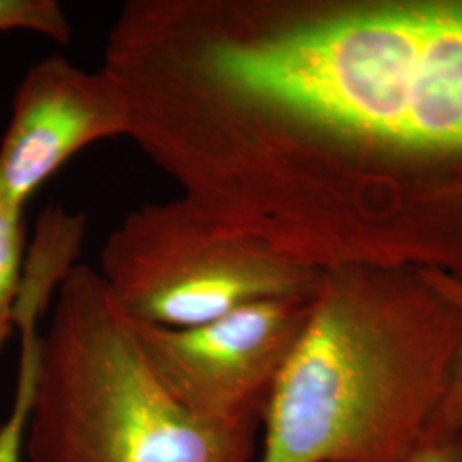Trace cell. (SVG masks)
Wrapping results in <instances>:
<instances>
[{
  "label": "cell",
  "instance_id": "obj_4",
  "mask_svg": "<svg viewBox=\"0 0 462 462\" xmlns=\"http://www.w3.org/2000/svg\"><path fill=\"white\" fill-rule=\"evenodd\" d=\"M98 273L127 320L170 329L261 300L314 297L322 276L219 226L183 196L127 213L99 250Z\"/></svg>",
  "mask_w": 462,
  "mask_h": 462
},
{
  "label": "cell",
  "instance_id": "obj_8",
  "mask_svg": "<svg viewBox=\"0 0 462 462\" xmlns=\"http://www.w3.org/2000/svg\"><path fill=\"white\" fill-rule=\"evenodd\" d=\"M418 273L452 307L457 319V346L446 394L425 435L457 433L462 431V280L435 267L418 269Z\"/></svg>",
  "mask_w": 462,
  "mask_h": 462
},
{
  "label": "cell",
  "instance_id": "obj_9",
  "mask_svg": "<svg viewBox=\"0 0 462 462\" xmlns=\"http://www.w3.org/2000/svg\"><path fill=\"white\" fill-rule=\"evenodd\" d=\"M40 336L36 329L21 332V362L16 394L11 413L0 425V462H21L24 452L26 425L33 397L34 375L38 364Z\"/></svg>",
  "mask_w": 462,
  "mask_h": 462
},
{
  "label": "cell",
  "instance_id": "obj_11",
  "mask_svg": "<svg viewBox=\"0 0 462 462\" xmlns=\"http://www.w3.org/2000/svg\"><path fill=\"white\" fill-rule=\"evenodd\" d=\"M404 462H462V431L425 435Z\"/></svg>",
  "mask_w": 462,
  "mask_h": 462
},
{
  "label": "cell",
  "instance_id": "obj_1",
  "mask_svg": "<svg viewBox=\"0 0 462 462\" xmlns=\"http://www.w3.org/2000/svg\"><path fill=\"white\" fill-rule=\"evenodd\" d=\"M156 74L199 177L303 254L366 154L462 165V2L177 0Z\"/></svg>",
  "mask_w": 462,
  "mask_h": 462
},
{
  "label": "cell",
  "instance_id": "obj_10",
  "mask_svg": "<svg viewBox=\"0 0 462 462\" xmlns=\"http://www.w3.org/2000/svg\"><path fill=\"white\" fill-rule=\"evenodd\" d=\"M0 32H28L67 45L72 26L64 7L55 0H0Z\"/></svg>",
  "mask_w": 462,
  "mask_h": 462
},
{
  "label": "cell",
  "instance_id": "obj_3",
  "mask_svg": "<svg viewBox=\"0 0 462 462\" xmlns=\"http://www.w3.org/2000/svg\"><path fill=\"white\" fill-rule=\"evenodd\" d=\"M257 430L189 413L149 368L98 269L70 265L40 336L28 462H254Z\"/></svg>",
  "mask_w": 462,
  "mask_h": 462
},
{
  "label": "cell",
  "instance_id": "obj_2",
  "mask_svg": "<svg viewBox=\"0 0 462 462\" xmlns=\"http://www.w3.org/2000/svg\"><path fill=\"white\" fill-rule=\"evenodd\" d=\"M456 346V314L418 271H322L265 408L259 462L406 461L444 399Z\"/></svg>",
  "mask_w": 462,
  "mask_h": 462
},
{
  "label": "cell",
  "instance_id": "obj_6",
  "mask_svg": "<svg viewBox=\"0 0 462 462\" xmlns=\"http://www.w3.org/2000/svg\"><path fill=\"white\" fill-rule=\"evenodd\" d=\"M129 131L127 99L108 72H89L62 55L38 60L17 86L0 141V199L24 208L79 151Z\"/></svg>",
  "mask_w": 462,
  "mask_h": 462
},
{
  "label": "cell",
  "instance_id": "obj_7",
  "mask_svg": "<svg viewBox=\"0 0 462 462\" xmlns=\"http://www.w3.org/2000/svg\"><path fill=\"white\" fill-rule=\"evenodd\" d=\"M24 208L0 199V351L16 328L24 278Z\"/></svg>",
  "mask_w": 462,
  "mask_h": 462
},
{
  "label": "cell",
  "instance_id": "obj_5",
  "mask_svg": "<svg viewBox=\"0 0 462 462\" xmlns=\"http://www.w3.org/2000/svg\"><path fill=\"white\" fill-rule=\"evenodd\" d=\"M314 297L254 301L185 329L129 324L149 368L189 413L211 425L261 427Z\"/></svg>",
  "mask_w": 462,
  "mask_h": 462
}]
</instances>
